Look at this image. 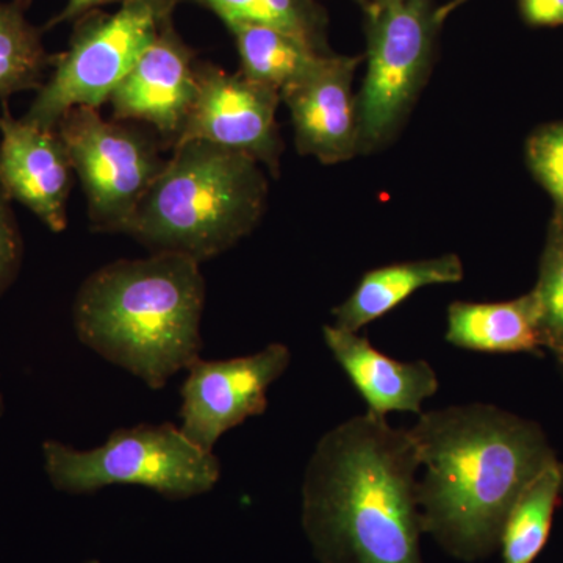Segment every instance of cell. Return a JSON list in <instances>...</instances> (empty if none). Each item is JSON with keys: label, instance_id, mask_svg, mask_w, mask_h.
<instances>
[{"label": "cell", "instance_id": "6da1fadb", "mask_svg": "<svg viewBox=\"0 0 563 563\" xmlns=\"http://www.w3.org/2000/svg\"><path fill=\"white\" fill-rule=\"evenodd\" d=\"M420 457L410 429L374 413L321 437L302 483V526L322 563H424Z\"/></svg>", "mask_w": 563, "mask_h": 563}, {"label": "cell", "instance_id": "7a4b0ae2", "mask_svg": "<svg viewBox=\"0 0 563 563\" xmlns=\"http://www.w3.org/2000/svg\"><path fill=\"white\" fill-rule=\"evenodd\" d=\"M410 432L424 466L422 531L462 561L499 547L514 503L558 459L539 424L488 404L421 413Z\"/></svg>", "mask_w": 563, "mask_h": 563}, {"label": "cell", "instance_id": "3957f363", "mask_svg": "<svg viewBox=\"0 0 563 563\" xmlns=\"http://www.w3.org/2000/svg\"><path fill=\"white\" fill-rule=\"evenodd\" d=\"M203 306L201 263L152 252L87 277L74 299V329L96 354L162 390L201 357Z\"/></svg>", "mask_w": 563, "mask_h": 563}, {"label": "cell", "instance_id": "277c9868", "mask_svg": "<svg viewBox=\"0 0 563 563\" xmlns=\"http://www.w3.org/2000/svg\"><path fill=\"white\" fill-rule=\"evenodd\" d=\"M268 202L262 165L206 141L176 144L133 214L128 233L152 252L202 263L250 235Z\"/></svg>", "mask_w": 563, "mask_h": 563}, {"label": "cell", "instance_id": "5b68a950", "mask_svg": "<svg viewBox=\"0 0 563 563\" xmlns=\"http://www.w3.org/2000/svg\"><path fill=\"white\" fill-rule=\"evenodd\" d=\"M43 455L52 485L70 495L141 485L180 501L213 490L221 477L220 459L172 422L118 429L102 446L87 451L47 440Z\"/></svg>", "mask_w": 563, "mask_h": 563}, {"label": "cell", "instance_id": "8992f818", "mask_svg": "<svg viewBox=\"0 0 563 563\" xmlns=\"http://www.w3.org/2000/svg\"><path fill=\"white\" fill-rule=\"evenodd\" d=\"M184 0H124L113 13L90 11L74 22L68 51L52 57V74L24 120L57 128L76 107L101 109Z\"/></svg>", "mask_w": 563, "mask_h": 563}, {"label": "cell", "instance_id": "52a82bcc", "mask_svg": "<svg viewBox=\"0 0 563 563\" xmlns=\"http://www.w3.org/2000/svg\"><path fill=\"white\" fill-rule=\"evenodd\" d=\"M366 74L357 95L361 154L390 144L412 111L435 57L442 22L433 0L365 10Z\"/></svg>", "mask_w": 563, "mask_h": 563}, {"label": "cell", "instance_id": "ba28073f", "mask_svg": "<svg viewBox=\"0 0 563 563\" xmlns=\"http://www.w3.org/2000/svg\"><path fill=\"white\" fill-rule=\"evenodd\" d=\"M87 196L92 231L128 233L140 202L165 168L157 143L98 109L76 107L55 128Z\"/></svg>", "mask_w": 563, "mask_h": 563}, {"label": "cell", "instance_id": "9c48e42d", "mask_svg": "<svg viewBox=\"0 0 563 563\" xmlns=\"http://www.w3.org/2000/svg\"><path fill=\"white\" fill-rule=\"evenodd\" d=\"M290 362L291 351L282 343L228 361L196 358L180 388V431L213 453L225 432L265 413L269 387Z\"/></svg>", "mask_w": 563, "mask_h": 563}, {"label": "cell", "instance_id": "30bf717a", "mask_svg": "<svg viewBox=\"0 0 563 563\" xmlns=\"http://www.w3.org/2000/svg\"><path fill=\"white\" fill-rule=\"evenodd\" d=\"M279 103V91L251 80L242 70L228 73L198 63V92L176 144L206 141L242 152L279 176L284 151L276 120Z\"/></svg>", "mask_w": 563, "mask_h": 563}, {"label": "cell", "instance_id": "8fae6325", "mask_svg": "<svg viewBox=\"0 0 563 563\" xmlns=\"http://www.w3.org/2000/svg\"><path fill=\"white\" fill-rule=\"evenodd\" d=\"M198 63L173 20L166 21L111 92L114 120L146 122L174 146L198 92Z\"/></svg>", "mask_w": 563, "mask_h": 563}, {"label": "cell", "instance_id": "7c38bea8", "mask_svg": "<svg viewBox=\"0 0 563 563\" xmlns=\"http://www.w3.org/2000/svg\"><path fill=\"white\" fill-rule=\"evenodd\" d=\"M362 57L332 54L306 79L285 88L280 101L291 114L296 150L322 165L361 154L357 96L352 92Z\"/></svg>", "mask_w": 563, "mask_h": 563}, {"label": "cell", "instance_id": "4fadbf2b", "mask_svg": "<svg viewBox=\"0 0 563 563\" xmlns=\"http://www.w3.org/2000/svg\"><path fill=\"white\" fill-rule=\"evenodd\" d=\"M0 133V190L9 201L27 207L52 232L65 231L74 169L60 135L24 118L16 120L7 103Z\"/></svg>", "mask_w": 563, "mask_h": 563}, {"label": "cell", "instance_id": "5bb4252c", "mask_svg": "<svg viewBox=\"0 0 563 563\" xmlns=\"http://www.w3.org/2000/svg\"><path fill=\"white\" fill-rule=\"evenodd\" d=\"M322 336L369 413L384 418L393 412L421 415L426 399L439 391V377L426 361H395L366 336L336 325H324Z\"/></svg>", "mask_w": 563, "mask_h": 563}, {"label": "cell", "instance_id": "9a60e30c", "mask_svg": "<svg viewBox=\"0 0 563 563\" xmlns=\"http://www.w3.org/2000/svg\"><path fill=\"white\" fill-rule=\"evenodd\" d=\"M465 277L461 257L444 254L422 261L393 263L363 274L346 301L332 310L336 328L358 332L369 322L407 301L413 292L431 285L457 284Z\"/></svg>", "mask_w": 563, "mask_h": 563}, {"label": "cell", "instance_id": "2e32d148", "mask_svg": "<svg viewBox=\"0 0 563 563\" xmlns=\"http://www.w3.org/2000/svg\"><path fill=\"white\" fill-rule=\"evenodd\" d=\"M448 343L488 354H537L543 347L531 291L504 302H453L448 309Z\"/></svg>", "mask_w": 563, "mask_h": 563}, {"label": "cell", "instance_id": "e0dca14e", "mask_svg": "<svg viewBox=\"0 0 563 563\" xmlns=\"http://www.w3.org/2000/svg\"><path fill=\"white\" fill-rule=\"evenodd\" d=\"M225 27L235 40L244 76L279 92L309 77L332 55L321 54L290 33L268 25Z\"/></svg>", "mask_w": 563, "mask_h": 563}, {"label": "cell", "instance_id": "ac0fdd59", "mask_svg": "<svg viewBox=\"0 0 563 563\" xmlns=\"http://www.w3.org/2000/svg\"><path fill=\"white\" fill-rule=\"evenodd\" d=\"M563 463L554 459L526 485L504 521L503 563H533L550 539L562 501Z\"/></svg>", "mask_w": 563, "mask_h": 563}, {"label": "cell", "instance_id": "d6986e66", "mask_svg": "<svg viewBox=\"0 0 563 563\" xmlns=\"http://www.w3.org/2000/svg\"><path fill=\"white\" fill-rule=\"evenodd\" d=\"M32 0L0 2V99L27 90H40L46 81L52 57L41 31L27 20Z\"/></svg>", "mask_w": 563, "mask_h": 563}, {"label": "cell", "instance_id": "ffe728a7", "mask_svg": "<svg viewBox=\"0 0 563 563\" xmlns=\"http://www.w3.org/2000/svg\"><path fill=\"white\" fill-rule=\"evenodd\" d=\"M213 11L224 25L258 24L279 29L333 54L328 44V16L317 0H196Z\"/></svg>", "mask_w": 563, "mask_h": 563}, {"label": "cell", "instance_id": "44dd1931", "mask_svg": "<svg viewBox=\"0 0 563 563\" xmlns=\"http://www.w3.org/2000/svg\"><path fill=\"white\" fill-rule=\"evenodd\" d=\"M536 299L543 347L563 354V224L551 220L540 258Z\"/></svg>", "mask_w": 563, "mask_h": 563}, {"label": "cell", "instance_id": "7402d4cb", "mask_svg": "<svg viewBox=\"0 0 563 563\" xmlns=\"http://www.w3.org/2000/svg\"><path fill=\"white\" fill-rule=\"evenodd\" d=\"M526 161L554 202L553 220L563 224V122L542 125L526 143Z\"/></svg>", "mask_w": 563, "mask_h": 563}, {"label": "cell", "instance_id": "603a6c76", "mask_svg": "<svg viewBox=\"0 0 563 563\" xmlns=\"http://www.w3.org/2000/svg\"><path fill=\"white\" fill-rule=\"evenodd\" d=\"M22 239L10 201L0 190V296L16 279L22 263Z\"/></svg>", "mask_w": 563, "mask_h": 563}, {"label": "cell", "instance_id": "cb8c5ba5", "mask_svg": "<svg viewBox=\"0 0 563 563\" xmlns=\"http://www.w3.org/2000/svg\"><path fill=\"white\" fill-rule=\"evenodd\" d=\"M521 16L533 27L563 25V0H518Z\"/></svg>", "mask_w": 563, "mask_h": 563}, {"label": "cell", "instance_id": "d4e9b609", "mask_svg": "<svg viewBox=\"0 0 563 563\" xmlns=\"http://www.w3.org/2000/svg\"><path fill=\"white\" fill-rule=\"evenodd\" d=\"M124 0H68L65 9L57 14V16L52 18L46 25H44L43 31H47V29L55 27V25L66 24V22H76L80 20L85 14L90 13V11L101 10L102 7L111 5V3H122Z\"/></svg>", "mask_w": 563, "mask_h": 563}, {"label": "cell", "instance_id": "484cf974", "mask_svg": "<svg viewBox=\"0 0 563 563\" xmlns=\"http://www.w3.org/2000/svg\"><path fill=\"white\" fill-rule=\"evenodd\" d=\"M468 2L470 0H450V2L437 7V18H439V21L443 24V22L451 16V13H454L455 10L461 9L462 5Z\"/></svg>", "mask_w": 563, "mask_h": 563}, {"label": "cell", "instance_id": "4316f807", "mask_svg": "<svg viewBox=\"0 0 563 563\" xmlns=\"http://www.w3.org/2000/svg\"><path fill=\"white\" fill-rule=\"evenodd\" d=\"M404 2V0H369L368 9L365 10H384L390 9L393 5H398V3ZM363 10V11H365Z\"/></svg>", "mask_w": 563, "mask_h": 563}, {"label": "cell", "instance_id": "83f0119b", "mask_svg": "<svg viewBox=\"0 0 563 563\" xmlns=\"http://www.w3.org/2000/svg\"><path fill=\"white\" fill-rule=\"evenodd\" d=\"M355 2L361 3L363 10L368 9L369 0H355Z\"/></svg>", "mask_w": 563, "mask_h": 563}, {"label": "cell", "instance_id": "f1b7e54d", "mask_svg": "<svg viewBox=\"0 0 563 563\" xmlns=\"http://www.w3.org/2000/svg\"><path fill=\"white\" fill-rule=\"evenodd\" d=\"M555 357H558L559 368H561L563 374V354L555 355Z\"/></svg>", "mask_w": 563, "mask_h": 563}, {"label": "cell", "instance_id": "f546056e", "mask_svg": "<svg viewBox=\"0 0 563 563\" xmlns=\"http://www.w3.org/2000/svg\"><path fill=\"white\" fill-rule=\"evenodd\" d=\"M3 413V398L2 395H0V417H2Z\"/></svg>", "mask_w": 563, "mask_h": 563}, {"label": "cell", "instance_id": "4dcf8cb0", "mask_svg": "<svg viewBox=\"0 0 563 563\" xmlns=\"http://www.w3.org/2000/svg\"><path fill=\"white\" fill-rule=\"evenodd\" d=\"M84 563H99L98 561H88V562H84Z\"/></svg>", "mask_w": 563, "mask_h": 563}]
</instances>
